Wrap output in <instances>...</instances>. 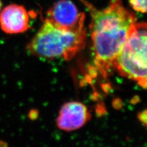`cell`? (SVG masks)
I'll use <instances>...</instances> for the list:
<instances>
[{
    "mask_svg": "<svg viewBox=\"0 0 147 147\" xmlns=\"http://www.w3.org/2000/svg\"><path fill=\"white\" fill-rule=\"evenodd\" d=\"M85 17L70 0H59L49 9L46 19L58 27L72 30L85 26Z\"/></svg>",
    "mask_w": 147,
    "mask_h": 147,
    "instance_id": "obj_4",
    "label": "cell"
},
{
    "mask_svg": "<svg viewBox=\"0 0 147 147\" xmlns=\"http://www.w3.org/2000/svg\"><path fill=\"white\" fill-rule=\"evenodd\" d=\"M82 1L91 16L94 62L99 72L106 77L132 26L137 22V16L123 6L121 0H111L103 9H96L85 0Z\"/></svg>",
    "mask_w": 147,
    "mask_h": 147,
    "instance_id": "obj_1",
    "label": "cell"
},
{
    "mask_svg": "<svg viewBox=\"0 0 147 147\" xmlns=\"http://www.w3.org/2000/svg\"><path fill=\"white\" fill-rule=\"evenodd\" d=\"M132 9L136 11L145 13L146 11V0H129Z\"/></svg>",
    "mask_w": 147,
    "mask_h": 147,
    "instance_id": "obj_7",
    "label": "cell"
},
{
    "mask_svg": "<svg viewBox=\"0 0 147 147\" xmlns=\"http://www.w3.org/2000/svg\"><path fill=\"white\" fill-rule=\"evenodd\" d=\"M90 118V113L85 104L79 101H71L61 107L56 123L59 129L69 132L84 126Z\"/></svg>",
    "mask_w": 147,
    "mask_h": 147,
    "instance_id": "obj_5",
    "label": "cell"
},
{
    "mask_svg": "<svg viewBox=\"0 0 147 147\" xmlns=\"http://www.w3.org/2000/svg\"><path fill=\"white\" fill-rule=\"evenodd\" d=\"M2 5H3L2 0H0V11H1V9H2Z\"/></svg>",
    "mask_w": 147,
    "mask_h": 147,
    "instance_id": "obj_8",
    "label": "cell"
},
{
    "mask_svg": "<svg viewBox=\"0 0 147 147\" xmlns=\"http://www.w3.org/2000/svg\"><path fill=\"white\" fill-rule=\"evenodd\" d=\"M86 38L85 26L72 30L62 28L45 18L27 48L34 56L69 60L84 48Z\"/></svg>",
    "mask_w": 147,
    "mask_h": 147,
    "instance_id": "obj_2",
    "label": "cell"
},
{
    "mask_svg": "<svg viewBox=\"0 0 147 147\" xmlns=\"http://www.w3.org/2000/svg\"><path fill=\"white\" fill-rule=\"evenodd\" d=\"M29 21L28 13L23 6L9 4L0 11V28L6 34L24 33L29 28Z\"/></svg>",
    "mask_w": 147,
    "mask_h": 147,
    "instance_id": "obj_6",
    "label": "cell"
},
{
    "mask_svg": "<svg viewBox=\"0 0 147 147\" xmlns=\"http://www.w3.org/2000/svg\"><path fill=\"white\" fill-rule=\"evenodd\" d=\"M147 28L144 22L135 23L131 28L113 64L121 76L146 88Z\"/></svg>",
    "mask_w": 147,
    "mask_h": 147,
    "instance_id": "obj_3",
    "label": "cell"
}]
</instances>
